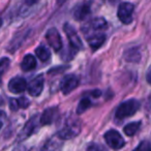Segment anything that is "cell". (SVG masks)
I'll use <instances>...</instances> for the list:
<instances>
[{"label": "cell", "mask_w": 151, "mask_h": 151, "mask_svg": "<svg viewBox=\"0 0 151 151\" xmlns=\"http://www.w3.org/2000/svg\"><path fill=\"white\" fill-rule=\"evenodd\" d=\"M139 109H140V101L134 99H128L119 105V107L116 110L115 116L118 119H124V118L130 117L134 114H136Z\"/></svg>", "instance_id": "1"}, {"label": "cell", "mask_w": 151, "mask_h": 151, "mask_svg": "<svg viewBox=\"0 0 151 151\" xmlns=\"http://www.w3.org/2000/svg\"><path fill=\"white\" fill-rule=\"evenodd\" d=\"M81 132V124L78 120L68 119L64 126L58 132V138L62 140H68L77 137Z\"/></svg>", "instance_id": "2"}, {"label": "cell", "mask_w": 151, "mask_h": 151, "mask_svg": "<svg viewBox=\"0 0 151 151\" xmlns=\"http://www.w3.org/2000/svg\"><path fill=\"white\" fill-rule=\"evenodd\" d=\"M107 21L104 18H94L83 26L82 31L85 37H88V36L94 35V34L101 33V31H104L107 28Z\"/></svg>", "instance_id": "3"}, {"label": "cell", "mask_w": 151, "mask_h": 151, "mask_svg": "<svg viewBox=\"0 0 151 151\" xmlns=\"http://www.w3.org/2000/svg\"><path fill=\"white\" fill-rule=\"evenodd\" d=\"M107 144L109 145L111 148L118 150V149H121L122 147L125 145V141L123 140L122 136L115 129H111L109 132H107L104 136Z\"/></svg>", "instance_id": "4"}, {"label": "cell", "mask_w": 151, "mask_h": 151, "mask_svg": "<svg viewBox=\"0 0 151 151\" xmlns=\"http://www.w3.org/2000/svg\"><path fill=\"white\" fill-rule=\"evenodd\" d=\"M134 4L129 2H122L118 7L117 16L123 24H129L132 21V13H134Z\"/></svg>", "instance_id": "5"}, {"label": "cell", "mask_w": 151, "mask_h": 151, "mask_svg": "<svg viewBox=\"0 0 151 151\" xmlns=\"http://www.w3.org/2000/svg\"><path fill=\"white\" fill-rule=\"evenodd\" d=\"M63 29H64L65 33H66V36H67V38H68L70 46L73 47V49H76V50H81V49L83 48L82 40H81L80 36L78 35V33H77L75 28L69 23H66V24H64Z\"/></svg>", "instance_id": "6"}, {"label": "cell", "mask_w": 151, "mask_h": 151, "mask_svg": "<svg viewBox=\"0 0 151 151\" xmlns=\"http://www.w3.org/2000/svg\"><path fill=\"white\" fill-rule=\"evenodd\" d=\"M79 85V78L76 75H66L64 78L61 80L60 89L64 94L70 93L73 89H76Z\"/></svg>", "instance_id": "7"}, {"label": "cell", "mask_w": 151, "mask_h": 151, "mask_svg": "<svg viewBox=\"0 0 151 151\" xmlns=\"http://www.w3.org/2000/svg\"><path fill=\"white\" fill-rule=\"evenodd\" d=\"M44 84H45V78L42 75L36 76L35 78L32 79L30 81L29 85H28V92L32 96H38L40 95V93L42 92L44 89Z\"/></svg>", "instance_id": "8"}, {"label": "cell", "mask_w": 151, "mask_h": 151, "mask_svg": "<svg viewBox=\"0 0 151 151\" xmlns=\"http://www.w3.org/2000/svg\"><path fill=\"white\" fill-rule=\"evenodd\" d=\"M46 40H48L49 45L54 49L55 51H59L62 48V40L56 28H51L47 31Z\"/></svg>", "instance_id": "9"}, {"label": "cell", "mask_w": 151, "mask_h": 151, "mask_svg": "<svg viewBox=\"0 0 151 151\" xmlns=\"http://www.w3.org/2000/svg\"><path fill=\"white\" fill-rule=\"evenodd\" d=\"M58 114H59V110L57 107L48 108L47 110H45L44 113L40 116V123L42 125H50V124H52L57 119Z\"/></svg>", "instance_id": "10"}, {"label": "cell", "mask_w": 151, "mask_h": 151, "mask_svg": "<svg viewBox=\"0 0 151 151\" xmlns=\"http://www.w3.org/2000/svg\"><path fill=\"white\" fill-rule=\"evenodd\" d=\"M27 83L26 80L21 77H17L9 81V89L13 93H21L27 88Z\"/></svg>", "instance_id": "11"}, {"label": "cell", "mask_w": 151, "mask_h": 151, "mask_svg": "<svg viewBox=\"0 0 151 151\" xmlns=\"http://www.w3.org/2000/svg\"><path fill=\"white\" fill-rule=\"evenodd\" d=\"M36 127H37V117H33L25 124V126L22 129L21 134L19 136L20 140H24V139H27L28 137H30L34 132H35Z\"/></svg>", "instance_id": "12"}, {"label": "cell", "mask_w": 151, "mask_h": 151, "mask_svg": "<svg viewBox=\"0 0 151 151\" xmlns=\"http://www.w3.org/2000/svg\"><path fill=\"white\" fill-rule=\"evenodd\" d=\"M91 13L90 5L88 3H81L78 6L76 7L73 11V16L77 21H82V20L86 19Z\"/></svg>", "instance_id": "13"}, {"label": "cell", "mask_w": 151, "mask_h": 151, "mask_svg": "<svg viewBox=\"0 0 151 151\" xmlns=\"http://www.w3.org/2000/svg\"><path fill=\"white\" fill-rule=\"evenodd\" d=\"M86 40L88 42L89 46L91 47V49L96 50V49L101 48L104 45V42L106 40V35L104 33H97L94 34V35L88 36V37H86Z\"/></svg>", "instance_id": "14"}, {"label": "cell", "mask_w": 151, "mask_h": 151, "mask_svg": "<svg viewBox=\"0 0 151 151\" xmlns=\"http://www.w3.org/2000/svg\"><path fill=\"white\" fill-rule=\"evenodd\" d=\"M35 66H36V59L31 54L26 55L21 62V67L24 71L32 70L33 68H35Z\"/></svg>", "instance_id": "15"}, {"label": "cell", "mask_w": 151, "mask_h": 151, "mask_svg": "<svg viewBox=\"0 0 151 151\" xmlns=\"http://www.w3.org/2000/svg\"><path fill=\"white\" fill-rule=\"evenodd\" d=\"M35 54H36V56H37V58L40 59V61H42V62H46V61H48L49 59H50V57H51L50 51H49L48 49H47L46 47H44V46L37 47V48H36V50H35Z\"/></svg>", "instance_id": "16"}, {"label": "cell", "mask_w": 151, "mask_h": 151, "mask_svg": "<svg viewBox=\"0 0 151 151\" xmlns=\"http://www.w3.org/2000/svg\"><path fill=\"white\" fill-rule=\"evenodd\" d=\"M141 126V122L138 121V122H132V123H128L127 125L124 126L123 128V132H125L126 136L128 137H132L134 134H136V132L139 130Z\"/></svg>", "instance_id": "17"}, {"label": "cell", "mask_w": 151, "mask_h": 151, "mask_svg": "<svg viewBox=\"0 0 151 151\" xmlns=\"http://www.w3.org/2000/svg\"><path fill=\"white\" fill-rule=\"evenodd\" d=\"M91 107V101L87 97H84L80 101L78 105V108H77V113L78 114H82L84 113L86 110H88L89 108Z\"/></svg>", "instance_id": "18"}, {"label": "cell", "mask_w": 151, "mask_h": 151, "mask_svg": "<svg viewBox=\"0 0 151 151\" xmlns=\"http://www.w3.org/2000/svg\"><path fill=\"white\" fill-rule=\"evenodd\" d=\"M9 64H11V60L9 58H6V57H3V58L0 59V84L2 82V77L4 75V73L7 70Z\"/></svg>", "instance_id": "19"}, {"label": "cell", "mask_w": 151, "mask_h": 151, "mask_svg": "<svg viewBox=\"0 0 151 151\" xmlns=\"http://www.w3.org/2000/svg\"><path fill=\"white\" fill-rule=\"evenodd\" d=\"M136 54L138 55V51L136 50V49H130V50H128L127 52L124 54V56H125V59L127 61H139V59H140V56H136Z\"/></svg>", "instance_id": "20"}, {"label": "cell", "mask_w": 151, "mask_h": 151, "mask_svg": "<svg viewBox=\"0 0 151 151\" xmlns=\"http://www.w3.org/2000/svg\"><path fill=\"white\" fill-rule=\"evenodd\" d=\"M134 151H151V144L148 141H142Z\"/></svg>", "instance_id": "21"}, {"label": "cell", "mask_w": 151, "mask_h": 151, "mask_svg": "<svg viewBox=\"0 0 151 151\" xmlns=\"http://www.w3.org/2000/svg\"><path fill=\"white\" fill-rule=\"evenodd\" d=\"M87 151H108L103 145L97 144V143H91L87 147Z\"/></svg>", "instance_id": "22"}, {"label": "cell", "mask_w": 151, "mask_h": 151, "mask_svg": "<svg viewBox=\"0 0 151 151\" xmlns=\"http://www.w3.org/2000/svg\"><path fill=\"white\" fill-rule=\"evenodd\" d=\"M17 103L19 109H26L30 105V101L26 97H19V99H17Z\"/></svg>", "instance_id": "23"}, {"label": "cell", "mask_w": 151, "mask_h": 151, "mask_svg": "<svg viewBox=\"0 0 151 151\" xmlns=\"http://www.w3.org/2000/svg\"><path fill=\"white\" fill-rule=\"evenodd\" d=\"M9 107H11L12 111H18V110H19L18 103H17V99H11V101H9Z\"/></svg>", "instance_id": "24"}, {"label": "cell", "mask_w": 151, "mask_h": 151, "mask_svg": "<svg viewBox=\"0 0 151 151\" xmlns=\"http://www.w3.org/2000/svg\"><path fill=\"white\" fill-rule=\"evenodd\" d=\"M146 80H147V82H148L149 84L151 85V68L149 69L148 71H147V75H146Z\"/></svg>", "instance_id": "25"}, {"label": "cell", "mask_w": 151, "mask_h": 151, "mask_svg": "<svg viewBox=\"0 0 151 151\" xmlns=\"http://www.w3.org/2000/svg\"><path fill=\"white\" fill-rule=\"evenodd\" d=\"M91 94H92V95H93V96H94V97H99V95L101 94V90H94V91H93L92 93H91Z\"/></svg>", "instance_id": "26"}, {"label": "cell", "mask_w": 151, "mask_h": 151, "mask_svg": "<svg viewBox=\"0 0 151 151\" xmlns=\"http://www.w3.org/2000/svg\"><path fill=\"white\" fill-rule=\"evenodd\" d=\"M14 151H26V149H25V147H24V146H18V147H16V148L14 149Z\"/></svg>", "instance_id": "27"}, {"label": "cell", "mask_w": 151, "mask_h": 151, "mask_svg": "<svg viewBox=\"0 0 151 151\" xmlns=\"http://www.w3.org/2000/svg\"><path fill=\"white\" fill-rule=\"evenodd\" d=\"M1 25H2V19L0 18V27H1Z\"/></svg>", "instance_id": "28"}, {"label": "cell", "mask_w": 151, "mask_h": 151, "mask_svg": "<svg viewBox=\"0 0 151 151\" xmlns=\"http://www.w3.org/2000/svg\"><path fill=\"white\" fill-rule=\"evenodd\" d=\"M2 127V123H1V121H0V128Z\"/></svg>", "instance_id": "29"}]
</instances>
